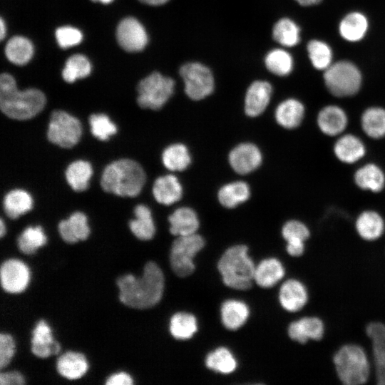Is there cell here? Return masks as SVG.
<instances>
[{
  "mask_svg": "<svg viewBox=\"0 0 385 385\" xmlns=\"http://www.w3.org/2000/svg\"><path fill=\"white\" fill-rule=\"evenodd\" d=\"M164 275L153 262H148L140 277L131 274L120 277L116 284L119 299L125 306L133 309L150 308L158 304L164 291Z\"/></svg>",
  "mask_w": 385,
  "mask_h": 385,
  "instance_id": "6da1fadb",
  "label": "cell"
},
{
  "mask_svg": "<svg viewBox=\"0 0 385 385\" xmlns=\"http://www.w3.org/2000/svg\"><path fill=\"white\" fill-rule=\"evenodd\" d=\"M46 96L36 88L19 91L14 77L7 73L0 76V108L4 114L16 120H27L40 113Z\"/></svg>",
  "mask_w": 385,
  "mask_h": 385,
  "instance_id": "7a4b0ae2",
  "label": "cell"
},
{
  "mask_svg": "<svg viewBox=\"0 0 385 385\" xmlns=\"http://www.w3.org/2000/svg\"><path fill=\"white\" fill-rule=\"evenodd\" d=\"M145 179V173L138 163L120 159L105 168L101 185L107 192L122 197H135L140 192Z\"/></svg>",
  "mask_w": 385,
  "mask_h": 385,
  "instance_id": "3957f363",
  "label": "cell"
},
{
  "mask_svg": "<svg viewBox=\"0 0 385 385\" xmlns=\"http://www.w3.org/2000/svg\"><path fill=\"white\" fill-rule=\"evenodd\" d=\"M248 248L237 245L228 248L217 263L225 285L238 290H247L254 280L255 267L248 256Z\"/></svg>",
  "mask_w": 385,
  "mask_h": 385,
  "instance_id": "277c9868",
  "label": "cell"
},
{
  "mask_svg": "<svg viewBox=\"0 0 385 385\" xmlns=\"http://www.w3.org/2000/svg\"><path fill=\"white\" fill-rule=\"evenodd\" d=\"M339 379L346 385L365 384L370 374V364L364 349L357 344L342 346L333 356Z\"/></svg>",
  "mask_w": 385,
  "mask_h": 385,
  "instance_id": "5b68a950",
  "label": "cell"
},
{
  "mask_svg": "<svg viewBox=\"0 0 385 385\" xmlns=\"http://www.w3.org/2000/svg\"><path fill=\"white\" fill-rule=\"evenodd\" d=\"M328 91L337 97H349L357 93L361 84V75L351 62L341 61L331 64L324 73Z\"/></svg>",
  "mask_w": 385,
  "mask_h": 385,
  "instance_id": "8992f818",
  "label": "cell"
},
{
  "mask_svg": "<svg viewBox=\"0 0 385 385\" xmlns=\"http://www.w3.org/2000/svg\"><path fill=\"white\" fill-rule=\"evenodd\" d=\"M175 81L155 71L138 84L137 102L143 108L158 110L170 99L174 92Z\"/></svg>",
  "mask_w": 385,
  "mask_h": 385,
  "instance_id": "52a82bcc",
  "label": "cell"
},
{
  "mask_svg": "<svg viewBox=\"0 0 385 385\" xmlns=\"http://www.w3.org/2000/svg\"><path fill=\"white\" fill-rule=\"evenodd\" d=\"M204 245V239L196 233L178 236L173 242L170 254V265L175 274L185 277L194 272L193 258Z\"/></svg>",
  "mask_w": 385,
  "mask_h": 385,
  "instance_id": "ba28073f",
  "label": "cell"
},
{
  "mask_svg": "<svg viewBox=\"0 0 385 385\" xmlns=\"http://www.w3.org/2000/svg\"><path fill=\"white\" fill-rule=\"evenodd\" d=\"M82 133L81 122L63 111H54L50 118L47 138L61 148H70L79 141Z\"/></svg>",
  "mask_w": 385,
  "mask_h": 385,
  "instance_id": "9c48e42d",
  "label": "cell"
},
{
  "mask_svg": "<svg viewBox=\"0 0 385 385\" xmlns=\"http://www.w3.org/2000/svg\"><path fill=\"white\" fill-rule=\"evenodd\" d=\"M179 72L185 83V92L192 100H202L212 93L214 78L207 66L197 62L187 63Z\"/></svg>",
  "mask_w": 385,
  "mask_h": 385,
  "instance_id": "30bf717a",
  "label": "cell"
},
{
  "mask_svg": "<svg viewBox=\"0 0 385 385\" xmlns=\"http://www.w3.org/2000/svg\"><path fill=\"white\" fill-rule=\"evenodd\" d=\"M116 39L120 46L128 52L143 50L148 41L145 28L133 17H126L120 21L116 29Z\"/></svg>",
  "mask_w": 385,
  "mask_h": 385,
  "instance_id": "8fae6325",
  "label": "cell"
},
{
  "mask_svg": "<svg viewBox=\"0 0 385 385\" xmlns=\"http://www.w3.org/2000/svg\"><path fill=\"white\" fill-rule=\"evenodd\" d=\"M0 277L2 288L9 293L17 294L27 287L30 271L22 261L10 259L1 265Z\"/></svg>",
  "mask_w": 385,
  "mask_h": 385,
  "instance_id": "7c38bea8",
  "label": "cell"
},
{
  "mask_svg": "<svg viewBox=\"0 0 385 385\" xmlns=\"http://www.w3.org/2000/svg\"><path fill=\"white\" fill-rule=\"evenodd\" d=\"M366 334L371 342L377 384L385 385V324L370 322L366 327Z\"/></svg>",
  "mask_w": 385,
  "mask_h": 385,
  "instance_id": "4fadbf2b",
  "label": "cell"
},
{
  "mask_svg": "<svg viewBox=\"0 0 385 385\" xmlns=\"http://www.w3.org/2000/svg\"><path fill=\"white\" fill-rule=\"evenodd\" d=\"M260 149L250 143H241L235 147L229 154V163L237 173L245 175L256 170L262 163Z\"/></svg>",
  "mask_w": 385,
  "mask_h": 385,
  "instance_id": "5bb4252c",
  "label": "cell"
},
{
  "mask_svg": "<svg viewBox=\"0 0 385 385\" xmlns=\"http://www.w3.org/2000/svg\"><path fill=\"white\" fill-rule=\"evenodd\" d=\"M324 324L317 317H305L289 324L287 329L291 339L305 344L309 339L321 340L324 334Z\"/></svg>",
  "mask_w": 385,
  "mask_h": 385,
  "instance_id": "9a60e30c",
  "label": "cell"
},
{
  "mask_svg": "<svg viewBox=\"0 0 385 385\" xmlns=\"http://www.w3.org/2000/svg\"><path fill=\"white\" fill-rule=\"evenodd\" d=\"M309 294L306 287L300 281L289 279L281 286L279 299L281 306L290 312H298L307 303Z\"/></svg>",
  "mask_w": 385,
  "mask_h": 385,
  "instance_id": "2e32d148",
  "label": "cell"
},
{
  "mask_svg": "<svg viewBox=\"0 0 385 385\" xmlns=\"http://www.w3.org/2000/svg\"><path fill=\"white\" fill-rule=\"evenodd\" d=\"M317 123L324 135L337 136L346 128L348 118L342 108L335 105H329L319 111Z\"/></svg>",
  "mask_w": 385,
  "mask_h": 385,
  "instance_id": "e0dca14e",
  "label": "cell"
},
{
  "mask_svg": "<svg viewBox=\"0 0 385 385\" xmlns=\"http://www.w3.org/2000/svg\"><path fill=\"white\" fill-rule=\"evenodd\" d=\"M272 88L265 81H256L248 88L245 100V113L250 117L260 115L270 101Z\"/></svg>",
  "mask_w": 385,
  "mask_h": 385,
  "instance_id": "ac0fdd59",
  "label": "cell"
},
{
  "mask_svg": "<svg viewBox=\"0 0 385 385\" xmlns=\"http://www.w3.org/2000/svg\"><path fill=\"white\" fill-rule=\"evenodd\" d=\"M61 349L59 343L54 340L52 332L46 322L40 320L32 332L31 351L40 358L57 354Z\"/></svg>",
  "mask_w": 385,
  "mask_h": 385,
  "instance_id": "d6986e66",
  "label": "cell"
},
{
  "mask_svg": "<svg viewBox=\"0 0 385 385\" xmlns=\"http://www.w3.org/2000/svg\"><path fill=\"white\" fill-rule=\"evenodd\" d=\"M333 150L336 158L346 164L355 163L366 153L363 141L350 133L340 136L335 142Z\"/></svg>",
  "mask_w": 385,
  "mask_h": 385,
  "instance_id": "ffe728a7",
  "label": "cell"
},
{
  "mask_svg": "<svg viewBox=\"0 0 385 385\" xmlns=\"http://www.w3.org/2000/svg\"><path fill=\"white\" fill-rule=\"evenodd\" d=\"M355 228L362 239L366 241H374L383 235L385 222L379 213L368 210L358 215L355 222Z\"/></svg>",
  "mask_w": 385,
  "mask_h": 385,
  "instance_id": "44dd1931",
  "label": "cell"
},
{
  "mask_svg": "<svg viewBox=\"0 0 385 385\" xmlns=\"http://www.w3.org/2000/svg\"><path fill=\"white\" fill-rule=\"evenodd\" d=\"M58 232L61 238L68 243L86 240L90 234L86 216L81 212L73 213L68 219L59 222Z\"/></svg>",
  "mask_w": 385,
  "mask_h": 385,
  "instance_id": "7402d4cb",
  "label": "cell"
},
{
  "mask_svg": "<svg viewBox=\"0 0 385 385\" xmlns=\"http://www.w3.org/2000/svg\"><path fill=\"white\" fill-rule=\"evenodd\" d=\"M304 106L298 100L289 98L281 102L275 110L277 123L287 129L297 128L304 116Z\"/></svg>",
  "mask_w": 385,
  "mask_h": 385,
  "instance_id": "603a6c76",
  "label": "cell"
},
{
  "mask_svg": "<svg viewBox=\"0 0 385 385\" xmlns=\"http://www.w3.org/2000/svg\"><path fill=\"white\" fill-rule=\"evenodd\" d=\"M153 193L158 202L169 205L182 197L183 188L178 178L167 175L156 179L153 184Z\"/></svg>",
  "mask_w": 385,
  "mask_h": 385,
  "instance_id": "cb8c5ba5",
  "label": "cell"
},
{
  "mask_svg": "<svg viewBox=\"0 0 385 385\" xmlns=\"http://www.w3.org/2000/svg\"><path fill=\"white\" fill-rule=\"evenodd\" d=\"M170 232L176 236L195 234L200 223L196 212L190 207H180L168 217Z\"/></svg>",
  "mask_w": 385,
  "mask_h": 385,
  "instance_id": "d4e9b609",
  "label": "cell"
},
{
  "mask_svg": "<svg viewBox=\"0 0 385 385\" xmlns=\"http://www.w3.org/2000/svg\"><path fill=\"white\" fill-rule=\"evenodd\" d=\"M355 184L361 190L374 192L381 191L385 186V175L374 163H367L360 167L354 173Z\"/></svg>",
  "mask_w": 385,
  "mask_h": 385,
  "instance_id": "484cf974",
  "label": "cell"
},
{
  "mask_svg": "<svg viewBox=\"0 0 385 385\" xmlns=\"http://www.w3.org/2000/svg\"><path fill=\"white\" fill-rule=\"evenodd\" d=\"M56 369L62 376L73 380L81 378L86 373L88 364L83 354L67 351L57 359Z\"/></svg>",
  "mask_w": 385,
  "mask_h": 385,
  "instance_id": "4316f807",
  "label": "cell"
},
{
  "mask_svg": "<svg viewBox=\"0 0 385 385\" xmlns=\"http://www.w3.org/2000/svg\"><path fill=\"white\" fill-rule=\"evenodd\" d=\"M284 273V268L279 260L267 258L255 267L254 280L260 287L270 288L280 281Z\"/></svg>",
  "mask_w": 385,
  "mask_h": 385,
  "instance_id": "83f0119b",
  "label": "cell"
},
{
  "mask_svg": "<svg viewBox=\"0 0 385 385\" xmlns=\"http://www.w3.org/2000/svg\"><path fill=\"white\" fill-rule=\"evenodd\" d=\"M222 322L225 328L236 330L247 321L250 310L243 302L229 299L224 302L220 309Z\"/></svg>",
  "mask_w": 385,
  "mask_h": 385,
  "instance_id": "f1b7e54d",
  "label": "cell"
},
{
  "mask_svg": "<svg viewBox=\"0 0 385 385\" xmlns=\"http://www.w3.org/2000/svg\"><path fill=\"white\" fill-rule=\"evenodd\" d=\"M368 29L366 17L359 12L348 14L340 22V35L346 41L355 42L361 40Z\"/></svg>",
  "mask_w": 385,
  "mask_h": 385,
  "instance_id": "f546056e",
  "label": "cell"
},
{
  "mask_svg": "<svg viewBox=\"0 0 385 385\" xmlns=\"http://www.w3.org/2000/svg\"><path fill=\"white\" fill-rule=\"evenodd\" d=\"M134 214L135 218L129 222L133 234L141 240L153 238L155 228L149 207L144 205H138L135 207Z\"/></svg>",
  "mask_w": 385,
  "mask_h": 385,
  "instance_id": "4dcf8cb0",
  "label": "cell"
},
{
  "mask_svg": "<svg viewBox=\"0 0 385 385\" xmlns=\"http://www.w3.org/2000/svg\"><path fill=\"white\" fill-rule=\"evenodd\" d=\"M361 126L369 138L380 139L385 136V110L380 107H370L361 116Z\"/></svg>",
  "mask_w": 385,
  "mask_h": 385,
  "instance_id": "1f68e13d",
  "label": "cell"
},
{
  "mask_svg": "<svg viewBox=\"0 0 385 385\" xmlns=\"http://www.w3.org/2000/svg\"><path fill=\"white\" fill-rule=\"evenodd\" d=\"M3 206L5 213L9 218L16 219L31 210L33 200L26 191L13 190L5 195Z\"/></svg>",
  "mask_w": 385,
  "mask_h": 385,
  "instance_id": "d6a6232c",
  "label": "cell"
},
{
  "mask_svg": "<svg viewBox=\"0 0 385 385\" xmlns=\"http://www.w3.org/2000/svg\"><path fill=\"white\" fill-rule=\"evenodd\" d=\"M5 54L10 62L22 66L27 63L32 58L34 46L27 38L15 36L7 41Z\"/></svg>",
  "mask_w": 385,
  "mask_h": 385,
  "instance_id": "836d02e7",
  "label": "cell"
},
{
  "mask_svg": "<svg viewBox=\"0 0 385 385\" xmlns=\"http://www.w3.org/2000/svg\"><path fill=\"white\" fill-rule=\"evenodd\" d=\"M220 204L227 208H234L245 202L250 196L249 185L242 181L233 182L222 186L217 194Z\"/></svg>",
  "mask_w": 385,
  "mask_h": 385,
  "instance_id": "e575fe53",
  "label": "cell"
},
{
  "mask_svg": "<svg viewBox=\"0 0 385 385\" xmlns=\"http://www.w3.org/2000/svg\"><path fill=\"white\" fill-rule=\"evenodd\" d=\"M162 161L165 167L170 170L183 171L191 163V156L185 145L175 143L164 150Z\"/></svg>",
  "mask_w": 385,
  "mask_h": 385,
  "instance_id": "d590c367",
  "label": "cell"
},
{
  "mask_svg": "<svg viewBox=\"0 0 385 385\" xmlns=\"http://www.w3.org/2000/svg\"><path fill=\"white\" fill-rule=\"evenodd\" d=\"M92 173V167L88 162L77 160L67 168L66 178L73 190L81 192L88 188Z\"/></svg>",
  "mask_w": 385,
  "mask_h": 385,
  "instance_id": "8d00e7d4",
  "label": "cell"
},
{
  "mask_svg": "<svg viewBox=\"0 0 385 385\" xmlns=\"http://www.w3.org/2000/svg\"><path fill=\"white\" fill-rule=\"evenodd\" d=\"M169 329L176 339L185 340L191 338L197 330L195 317L187 312H178L172 316Z\"/></svg>",
  "mask_w": 385,
  "mask_h": 385,
  "instance_id": "74e56055",
  "label": "cell"
},
{
  "mask_svg": "<svg viewBox=\"0 0 385 385\" xmlns=\"http://www.w3.org/2000/svg\"><path fill=\"white\" fill-rule=\"evenodd\" d=\"M205 364L212 371L227 374L235 370L237 361L228 349L221 346L207 355Z\"/></svg>",
  "mask_w": 385,
  "mask_h": 385,
  "instance_id": "f35d334b",
  "label": "cell"
},
{
  "mask_svg": "<svg viewBox=\"0 0 385 385\" xmlns=\"http://www.w3.org/2000/svg\"><path fill=\"white\" fill-rule=\"evenodd\" d=\"M299 28L291 19H279L273 26V38L282 46L292 47L297 45L300 39Z\"/></svg>",
  "mask_w": 385,
  "mask_h": 385,
  "instance_id": "ab89813d",
  "label": "cell"
},
{
  "mask_svg": "<svg viewBox=\"0 0 385 385\" xmlns=\"http://www.w3.org/2000/svg\"><path fill=\"white\" fill-rule=\"evenodd\" d=\"M91 71L89 60L82 54H74L70 56L62 71V77L67 83H73L77 79L88 76Z\"/></svg>",
  "mask_w": 385,
  "mask_h": 385,
  "instance_id": "60d3db41",
  "label": "cell"
},
{
  "mask_svg": "<svg viewBox=\"0 0 385 385\" xmlns=\"http://www.w3.org/2000/svg\"><path fill=\"white\" fill-rule=\"evenodd\" d=\"M265 63L271 73L279 76L289 74L293 67L292 56L287 51L280 48L270 51L265 57Z\"/></svg>",
  "mask_w": 385,
  "mask_h": 385,
  "instance_id": "b9f144b4",
  "label": "cell"
},
{
  "mask_svg": "<svg viewBox=\"0 0 385 385\" xmlns=\"http://www.w3.org/2000/svg\"><path fill=\"white\" fill-rule=\"evenodd\" d=\"M47 238L41 226L25 229L18 237V246L21 252L26 255L34 254L46 243Z\"/></svg>",
  "mask_w": 385,
  "mask_h": 385,
  "instance_id": "7bdbcfd3",
  "label": "cell"
},
{
  "mask_svg": "<svg viewBox=\"0 0 385 385\" xmlns=\"http://www.w3.org/2000/svg\"><path fill=\"white\" fill-rule=\"evenodd\" d=\"M309 57L313 66L318 70H326L332 64V49L327 43L312 40L307 44Z\"/></svg>",
  "mask_w": 385,
  "mask_h": 385,
  "instance_id": "ee69618b",
  "label": "cell"
},
{
  "mask_svg": "<svg viewBox=\"0 0 385 385\" xmlns=\"http://www.w3.org/2000/svg\"><path fill=\"white\" fill-rule=\"evenodd\" d=\"M92 134L101 140H108L117 132L116 125L111 121L108 116L103 113L93 114L89 117Z\"/></svg>",
  "mask_w": 385,
  "mask_h": 385,
  "instance_id": "f6af8a7d",
  "label": "cell"
},
{
  "mask_svg": "<svg viewBox=\"0 0 385 385\" xmlns=\"http://www.w3.org/2000/svg\"><path fill=\"white\" fill-rule=\"evenodd\" d=\"M282 235L287 242L306 241L310 236V231L302 222L291 220L285 222L282 229Z\"/></svg>",
  "mask_w": 385,
  "mask_h": 385,
  "instance_id": "bcb514c9",
  "label": "cell"
},
{
  "mask_svg": "<svg viewBox=\"0 0 385 385\" xmlns=\"http://www.w3.org/2000/svg\"><path fill=\"white\" fill-rule=\"evenodd\" d=\"M55 36L58 46L62 48L78 45L83 39L81 31L70 26L58 28L56 30Z\"/></svg>",
  "mask_w": 385,
  "mask_h": 385,
  "instance_id": "7dc6e473",
  "label": "cell"
},
{
  "mask_svg": "<svg viewBox=\"0 0 385 385\" xmlns=\"http://www.w3.org/2000/svg\"><path fill=\"white\" fill-rule=\"evenodd\" d=\"M15 352V342L8 334H0V367L6 366L11 361Z\"/></svg>",
  "mask_w": 385,
  "mask_h": 385,
  "instance_id": "c3c4849f",
  "label": "cell"
},
{
  "mask_svg": "<svg viewBox=\"0 0 385 385\" xmlns=\"http://www.w3.org/2000/svg\"><path fill=\"white\" fill-rule=\"evenodd\" d=\"M24 382L23 375L16 371L3 372L0 374L1 385H22Z\"/></svg>",
  "mask_w": 385,
  "mask_h": 385,
  "instance_id": "681fc988",
  "label": "cell"
},
{
  "mask_svg": "<svg viewBox=\"0 0 385 385\" xmlns=\"http://www.w3.org/2000/svg\"><path fill=\"white\" fill-rule=\"evenodd\" d=\"M132 377L125 372H119L110 376L106 384L107 385H130L133 384Z\"/></svg>",
  "mask_w": 385,
  "mask_h": 385,
  "instance_id": "f907efd6",
  "label": "cell"
},
{
  "mask_svg": "<svg viewBox=\"0 0 385 385\" xmlns=\"http://www.w3.org/2000/svg\"><path fill=\"white\" fill-rule=\"evenodd\" d=\"M304 242L302 241H291L287 242L286 250L292 257H299L304 252Z\"/></svg>",
  "mask_w": 385,
  "mask_h": 385,
  "instance_id": "816d5d0a",
  "label": "cell"
},
{
  "mask_svg": "<svg viewBox=\"0 0 385 385\" xmlns=\"http://www.w3.org/2000/svg\"><path fill=\"white\" fill-rule=\"evenodd\" d=\"M141 3L150 6H160L167 3L169 0H138Z\"/></svg>",
  "mask_w": 385,
  "mask_h": 385,
  "instance_id": "f5cc1de1",
  "label": "cell"
},
{
  "mask_svg": "<svg viewBox=\"0 0 385 385\" xmlns=\"http://www.w3.org/2000/svg\"><path fill=\"white\" fill-rule=\"evenodd\" d=\"M302 6H312L319 4L322 0H295Z\"/></svg>",
  "mask_w": 385,
  "mask_h": 385,
  "instance_id": "db71d44e",
  "label": "cell"
},
{
  "mask_svg": "<svg viewBox=\"0 0 385 385\" xmlns=\"http://www.w3.org/2000/svg\"><path fill=\"white\" fill-rule=\"evenodd\" d=\"M6 31V29L5 22H4V19L2 18H1V19H0V38H1V40H3L4 38L5 37Z\"/></svg>",
  "mask_w": 385,
  "mask_h": 385,
  "instance_id": "11a10c76",
  "label": "cell"
},
{
  "mask_svg": "<svg viewBox=\"0 0 385 385\" xmlns=\"http://www.w3.org/2000/svg\"><path fill=\"white\" fill-rule=\"evenodd\" d=\"M6 233V227L2 219L0 222V236L2 237Z\"/></svg>",
  "mask_w": 385,
  "mask_h": 385,
  "instance_id": "9f6ffc18",
  "label": "cell"
},
{
  "mask_svg": "<svg viewBox=\"0 0 385 385\" xmlns=\"http://www.w3.org/2000/svg\"><path fill=\"white\" fill-rule=\"evenodd\" d=\"M92 1H94V2H101L102 4H110L111 3L113 0H91Z\"/></svg>",
  "mask_w": 385,
  "mask_h": 385,
  "instance_id": "6f0895ef",
  "label": "cell"
}]
</instances>
